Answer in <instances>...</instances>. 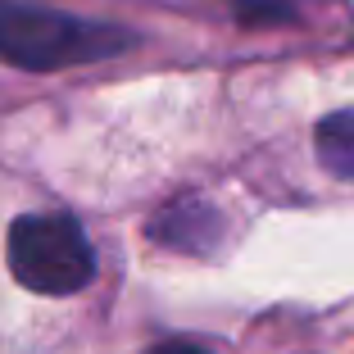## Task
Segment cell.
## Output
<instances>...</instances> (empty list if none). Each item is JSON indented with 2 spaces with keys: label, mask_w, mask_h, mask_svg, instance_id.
I'll list each match as a JSON object with an SVG mask.
<instances>
[{
  "label": "cell",
  "mask_w": 354,
  "mask_h": 354,
  "mask_svg": "<svg viewBox=\"0 0 354 354\" xmlns=\"http://www.w3.org/2000/svg\"><path fill=\"white\" fill-rule=\"evenodd\" d=\"M132 46V32L109 28V23H86L68 14L23 5V0H0V59L28 73H55L68 64H91L123 55Z\"/></svg>",
  "instance_id": "obj_1"
},
{
  "label": "cell",
  "mask_w": 354,
  "mask_h": 354,
  "mask_svg": "<svg viewBox=\"0 0 354 354\" xmlns=\"http://www.w3.org/2000/svg\"><path fill=\"white\" fill-rule=\"evenodd\" d=\"M318 159L327 173L354 177V109H336L318 123Z\"/></svg>",
  "instance_id": "obj_3"
},
{
  "label": "cell",
  "mask_w": 354,
  "mask_h": 354,
  "mask_svg": "<svg viewBox=\"0 0 354 354\" xmlns=\"http://www.w3.org/2000/svg\"><path fill=\"white\" fill-rule=\"evenodd\" d=\"M146 354H209V350H200V345H191V341H164V345H155V350H146Z\"/></svg>",
  "instance_id": "obj_4"
},
{
  "label": "cell",
  "mask_w": 354,
  "mask_h": 354,
  "mask_svg": "<svg viewBox=\"0 0 354 354\" xmlns=\"http://www.w3.org/2000/svg\"><path fill=\"white\" fill-rule=\"evenodd\" d=\"M10 272L37 295H73L91 281L95 254L68 214H28L10 227Z\"/></svg>",
  "instance_id": "obj_2"
}]
</instances>
